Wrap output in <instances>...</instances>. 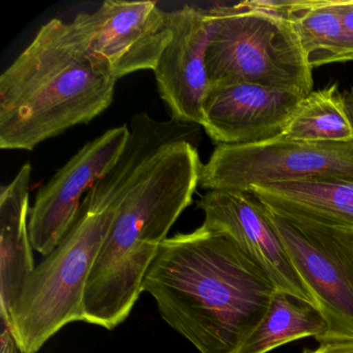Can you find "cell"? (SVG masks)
Segmentation results:
<instances>
[{"mask_svg": "<svg viewBox=\"0 0 353 353\" xmlns=\"http://www.w3.org/2000/svg\"><path fill=\"white\" fill-rule=\"evenodd\" d=\"M130 128H112L86 143L39 191L30 208L32 247L43 256L54 251L79 214L84 194L117 164L127 146Z\"/></svg>", "mask_w": 353, "mask_h": 353, "instance_id": "cell-8", "label": "cell"}, {"mask_svg": "<svg viewBox=\"0 0 353 353\" xmlns=\"http://www.w3.org/2000/svg\"><path fill=\"white\" fill-rule=\"evenodd\" d=\"M32 171L26 163L0 190V318L6 324L37 268L28 228Z\"/></svg>", "mask_w": 353, "mask_h": 353, "instance_id": "cell-12", "label": "cell"}, {"mask_svg": "<svg viewBox=\"0 0 353 353\" xmlns=\"http://www.w3.org/2000/svg\"><path fill=\"white\" fill-rule=\"evenodd\" d=\"M88 52L117 80L156 69L172 38L169 12L156 1L107 0L97 11L69 22Z\"/></svg>", "mask_w": 353, "mask_h": 353, "instance_id": "cell-7", "label": "cell"}, {"mask_svg": "<svg viewBox=\"0 0 353 353\" xmlns=\"http://www.w3.org/2000/svg\"><path fill=\"white\" fill-rule=\"evenodd\" d=\"M248 192L279 216L353 231V181H283L252 185Z\"/></svg>", "mask_w": 353, "mask_h": 353, "instance_id": "cell-13", "label": "cell"}, {"mask_svg": "<svg viewBox=\"0 0 353 353\" xmlns=\"http://www.w3.org/2000/svg\"><path fill=\"white\" fill-rule=\"evenodd\" d=\"M143 291L199 353H236L278 290L230 237L201 226L162 243Z\"/></svg>", "mask_w": 353, "mask_h": 353, "instance_id": "cell-1", "label": "cell"}, {"mask_svg": "<svg viewBox=\"0 0 353 353\" xmlns=\"http://www.w3.org/2000/svg\"><path fill=\"white\" fill-rule=\"evenodd\" d=\"M0 353H21L11 330L3 321H1V334H0Z\"/></svg>", "mask_w": 353, "mask_h": 353, "instance_id": "cell-19", "label": "cell"}, {"mask_svg": "<svg viewBox=\"0 0 353 353\" xmlns=\"http://www.w3.org/2000/svg\"><path fill=\"white\" fill-rule=\"evenodd\" d=\"M283 15L296 32L312 69L348 61L336 0H287Z\"/></svg>", "mask_w": 353, "mask_h": 353, "instance_id": "cell-14", "label": "cell"}, {"mask_svg": "<svg viewBox=\"0 0 353 353\" xmlns=\"http://www.w3.org/2000/svg\"><path fill=\"white\" fill-rule=\"evenodd\" d=\"M303 353H353V341L320 344L316 349H305Z\"/></svg>", "mask_w": 353, "mask_h": 353, "instance_id": "cell-18", "label": "cell"}, {"mask_svg": "<svg viewBox=\"0 0 353 353\" xmlns=\"http://www.w3.org/2000/svg\"><path fill=\"white\" fill-rule=\"evenodd\" d=\"M305 97L285 88L239 83L212 86L203 128L216 145H248L281 137Z\"/></svg>", "mask_w": 353, "mask_h": 353, "instance_id": "cell-11", "label": "cell"}, {"mask_svg": "<svg viewBox=\"0 0 353 353\" xmlns=\"http://www.w3.org/2000/svg\"><path fill=\"white\" fill-rule=\"evenodd\" d=\"M154 150L130 138L117 164L82 200L79 214L54 251L37 266L7 324L21 353H37L72 322L84 321L86 285L123 198Z\"/></svg>", "mask_w": 353, "mask_h": 353, "instance_id": "cell-3", "label": "cell"}, {"mask_svg": "<svg viewBox=\"0 0 353 353\" xmlns=\"http://www.w3.org/2000/svg\"><path fill=\"white\" fill-rule=\"evenodd\" d=\"M343 97H344L347 113H348L349 119H350L351 123L353 125V88H351L350 90H345L343 92Z\"/></svg>", "mask_w": 353, "mask_h": 353, "instance_id": "cell-20", "label": "cell"}, {"mask_svg": "<svg viewBox=\"0 0 353 353\" xmlns=\"http://www.w3.org/2000/svg\"><path fill=\"white\" fill-rule=\"evenodd\" d=\"M169 18L172 38L154 70L159 94L171 119L201 127L210 90L205 59L212 20L208 9L193 6L169 12Z\"/></svg>", "mask_w": 353, "mask_h": 353, "instance_id": "cell-10", "label": "cell"}, {"mask_svg": "<svg viewBox=\"0 0 353 353\" xmlns=\"http://www.w3.org/2000/svg\"><path fill=\"white\" fill-rule=\"evenodd\" d=\"M212 38L206 50L210 88L249 83L313 92L310 67L290 22L265 0L216 3L208 9Z\"/></svg>", "mask_w": 353, "mask_h": 353, "instance_id": "cell-4", "label": "cell"}, {"mask_svg": "<svg viewBox=\"0 0 353 353\" xmlns=\"http://www.w3.org/2000/svg\"><path fill=\"white\" fill-rule=\"evenodd\" d=\"M281 138L291 141L346 143L353 125L338 83L310 92L299 103Z\"/></svg>", "mask_w": 353, "mask_h": 353, "instance_id": "cell-16", "label": "cell"}, {"mask_svg": "<svg viewBox=\"0 0 353 353\" xmlns=\"http://www.w3.org/2000/svg\"><path fill=\"white\" fill-rule=\"evenodd\" d=\"M315 179L353 181V140L315 143L278 137L216 145L202 166L199 185L208 191L248 192L252 185Z\"/></svg>", "mask_w": 353, "mask_h": 353, "instance_id": "cell-5", "label": "cell"}, {"mask_svg": "<svg viewBox=\"0 0 353 353\" xmlns=\"http://www.w3.org/2000/svg\"><path fill=\"white\" fill-rule=\"evenodd\" d=\"M117 79L55 18L0 76V148L32 150L110 107Z\"/></svg>", "mask_w": 353, "mask_h": 353, "instance_id": "cell-2", "label": "cell"}, {"mask_svg": "<svg viewBox=\"0 0 353 353\" xmlns=\"http://www.w3.org/2000/svg\"><path fill=\"white\" fill-rule=\"evenodd\" d=\"M268 212L325 321L318 342L353 341V231Z\"/></svg>", "mask_w": 353, "mask_h": 353, "instance_id": "cell-6", "label": "cell"}, {"mask_svg": "<svg viewBox=\"0 0 353 353\" xmlns=\"http://www.w3.org/2000/svg\"><path fill=\"white\" fill-rule=\"evenodd\" d=\"M197 206L204 214L202 226L235 241L264 270L276 290L316 307L315 301L293 266L268 210L253 194L208 191L200 198Z\"/></svg>", "mask_w": 353, "mask_h": 353, "instance_id": "cell-9", "label": "cell"}, {"mask_svg": "<svg viewBox=\"0 0 353 353\" xmlns=\"http://www.w3.org/2000/svg\"><path fill=\"white\" fill-rule=\"evenodd\" d=\"M344 28L347 59L353 61V0H336Z\"/></svg>", "mask_w": 353, "mask_h": 353, "instance_id": "cell-17", "label": "cell"}, {"mask_svg": "<svg viewBox=\"0 0 353 353\" xmlns=\"http://www.w3.org/2000/svg\"><path fill=\"white\" fill-rule=\"evenodd\" d=\"M325 330V321L314 305L276 291L265 315L236 353H268L309 336L318 341Z\"/></svg>", "mask_w": 353, "mask_h": 353, "instance_id": "cell-15", "label": "cell"}]
</instances>
